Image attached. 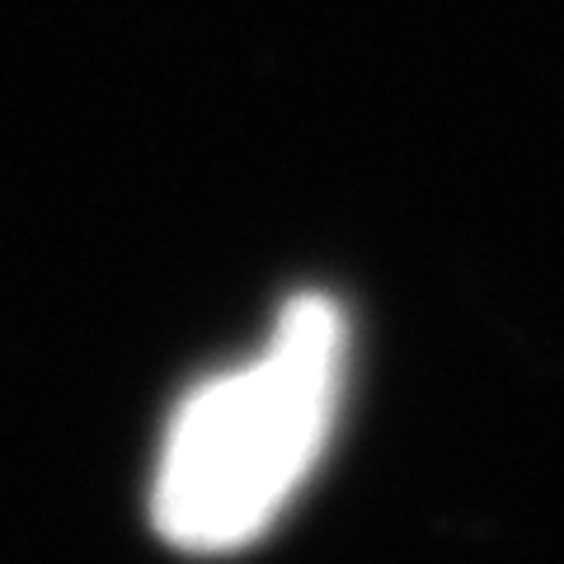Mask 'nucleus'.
Listing matches in <instances>:
<instances>
[{
	"label": "nucleus",
	"mask_w": 564,
	"mask_h": 564,
	"mask_svg": "<svg viewBox=\"0 0 564 564\" xmlns=\"http://www.w3.org/2000/svg\"><path fill=\"white\" fill-rule=\"evenodd\" d=\"M348 325L329 296H296L250 362L203 381L170 419L151 485L155 532L188 555L254 545L306 489L334 437Z\"/></svg>",
	"instance_id": "1"
}]
</instances>
